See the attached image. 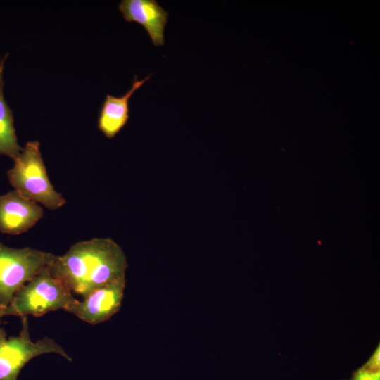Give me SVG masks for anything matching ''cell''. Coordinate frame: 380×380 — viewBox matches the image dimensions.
I'll return each instance as SVG.
<instances>
[{
    "mask_svg": "<svg viewBox=\"0 0 380 380\" xmlns=\"http://www.w3.org/2000/svg\"><path fill=\"white\" fill-rule=\"evenodd\" d=\"M55 257L51 253L30 247L12 248L0 242V311L23 286L49 267Z\"/></svg>",
    "mask_w": 380,
    "mask_h": 380,
    "instance_id": "obj_4",
    "label": "cell"
},
{
    "mask_svg": "<svg viewBox=\"0 0 380 380\" xmlns=\"http://www.w3.org/2000/svg\"><path fill=\"white\" fill-rule=\"evenodd\" d=\"M125 285V278L113 281L93 291L83 300H77L65 310L90 324L104 322L120 310Z\"/></svg>",
    "mask_w": 380,
    "mask_h": 380,
    "instance_id": "obj_6",
    "label": "cell"
},
{
    "mask_svg": "<svg viewBox=\"0 0 380 380\" xmlns=\"http://www.w3.org/2000/svg\"><path fill=\"white\" fill-rule=\"evenodd\" d=\"M43 216V208L15 190L0 196V232L18 235L31 229Z\"/></svg>",
    "mask_w": 380,
    "mask_h": 380,
    "instance_id": "obj_7",
    "label": "cell"
},
{
    "mask_svg": "<svg viewBox=\"0 0 380 380\" xmlns=\"http://www.w3.org/2000/svg\"><path fill=\"white\" fill-rule=\"evenodd\" d=\"M118 8L126 21L144 28L154 46L164 45L168 13L156 0H122Z\"/></svg>",
    "mask_w": 380,
    "mask_h": 380,
    "instance_id": "obj_8",
    "label": "cell"
},
{
    "mask_svg": "<svg viewBox=\"0 0 380 380\" xmlns=\"http://www.w3.org/2000/svg\"><path fill=\"white\" fill-rule=\"evenodd\" d=\"M49 267L23 286L10 303L0 311V326L1 319L5 316L32 315L38 317L51 311L65 310L77 300L51 274Z\"/></svg>",
    "mask_w": 380,
    "mask_h": 380,
    "instance_id": "obj_3",
    "label": "cell"
},
{
    "mask_svg": "<svg viewBox=\"0 0 380 380\" xmlns=\"http://www.w3.org/2000/svg\"><path fill=\"white\" fill-rule=\"evenodd\" d=\"M7 176L15 190L30 201L50 210L58 209L65 203L49 179L37 141L26 143Z\"/></svg>",
    "mask_w": 380,
    "mask_h": 380,
    "instance_id": "obj_2",
    "label": "cell"
},
{
    "mask_svg": "<svg viewBox=\"0 0 380 380\" xmlns=\"http://www.w3.org/2000/svg\"><path fill=\"white\" fill-rule=\"evenodd\" d=\"M380 349L379 346H378L377 349L367 362L366 367L368 368V371L370 372H377L379 369L380 365Z\"/></svg>",
    "mask_w": 380,
    "mask_h": 380,
    "instance_id": "obj_12",
    "label": "cell"
},
{
    "mask_svg": "<svg viewBox=\"0 0 380 380\" xmlns=\"http://www.w3.org/2000/svg\"><path fill=\"white\" fill-rule=\"evenodd\" d=\"M8 56L6 53L0 60V155H5L14 160L23 148L18 142L13 112L4 96V68Z\"/></svg>",
    "mask_w": 380,
    "mask_h": 380,
    "instance_id": "obj_10",
    "label": "cell"
},
{
    "mask_svg": "<svg viewBox=\"0 0 380 380\" xmlns=\"http://www.w3.org/2000/svg\"><path fill=\"white\" fill-rule=\"evenodd\" d=\"M128 267L122 248L110 238H94L56 255L49 268L72 293L82 298L113 281L125 278Z\"/></svg>",
    "mask_w": 380,
    "mask_h": 380,
    "instance_id": "obj_1",
    "label": "cell"
},
{
    "mask_svg": "<svg viewBox=\"0 0 380 380\" xmlns=\"http://www.w3.org/2000/svg\"><path fill=\"white\" fill-rule=\"evenodd\" d=\"M22 329L17 336L7 338L0 326V380H18L23 368L33 358L56 353L68 361L72 358L54 340L44 337L35 342L30 336L27 316L21 317Z\"/></svg>",
    "mask_w": 380,
    "mask_h": 380,
    "instance_id": "obj_5",
    "label": "cell"
},
{
    "mask_svg": "<svg viewBox=\"0 0 380 380\" xmlns=\"http://www.w3.org/2000/svg\"><path fill=\"white\" fill-rule=\"evenodd\" d=\"M151 75L138 80L134 75L130 89L122 96L107 94L98 118V129L108 138L112 139L127 123L129 115V101L132 94L139 89Z\"/></svg>",
    "mask_w": 380,
    "mask_h": 380,
    "instance_id": "obj_9",
    "label": "cell"
},
{
    "mask_svg": "<svg viewBox=\"0 0 380 380\" xmlns=\"http://www.w3.org/2000/svg\"><path fill=\"white\" fill-rule=\"evenodd\" d=\"M354 380H380V372L361 369L357 373Z\"/></svg>",
    "mask_w": 380,
    "mask_h": 380,
    "instance_id": "obj_11",
    "label": "cell"
}]
</instances>
